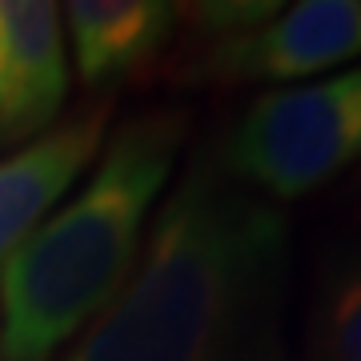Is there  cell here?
Listing matches in <instances>:
<instances>
[{"instance_id": "ba28073f", "label": "cell", "mask_w": 361, "mask_h": 361, "mask_svg": "<svg viewBox=\"0 0 361 361\" xmlns=\"http://www.w3.org/2000/svg\"><path fill=\"white\" fill-rule=\"evenodd\" d=\"M305 361H361V249L322 273L305 317Z\"/></svg>"}, {"instance_id": "52a82bcc", "label": "cell", "mask_w": 361, "mask_h": 361, "mask_svg": "<svg viewBox=\"0 0 361 361\" xmlns=\"http://www.w3.org/2000/svg\"><path fill=\"white\" fill-rule=\"evenodd\" d=\"M68 52L89 89L137 77L161 61L177 32V4L157 0H68L61 8Z\"/></svg>"}, {"instance_id": "6da1fadb", "label": "cell", "mask_w": 361, "mask_h": 361, "mask_svg": "<svg viewBox=\"0 0 361 361\" xmlns=\"http://www.w3.org/2000/svg\"><path fill=\"white\" fill-rule=\"evenodd\" d=\"M289 217L201 157L61 361H285Z\"/></svg>"}, {"instance_id": "8992f818", "label": "cell", "mask_w": 361, "mask_h": 361, "mask_svg": "<svg viewBox=\"0 0 361 361\" xmlns=\"http://www.w3.org/2000/svg\"><path fill=\"white\" fill-rule=\"evenodd\" d=\"M109 137V104L56 121L44 137L0 157V273L32 229L61 205Z\"/></svg>"}, {"instance_id": "3957f363", "label": "cell", "mask_w": 361, "mask_h": 361, "mask_svg": "<svg viewBox=\"0 0 361 361\" xmlns=\"http://www.w3.org/2000/svg\"><path fill=\"white\" fill-rule=\"evenodd\" d=\"M361 161V65L265 89L221 137L213 165L273 205L310 197Z\"/></svg>"}, {"instance_id": "7a4b0ae2", "label": "cell", "mask_w": 361, "mask_h": 361, "mask_svg": "<svg viewBox=\"0 0 361 361\" xmlns=\"http://www.w3.org/2000/svg\"><path fill=\"white\" fill-rule=\"evenodd\" d=\"M189 141L185 109L133 113L89 177L40 221L0 273V361H52L116 297Z\"/></svg>"}, {"instance_id": "277c9868", "label": "cell", "mask_w": 361, "mask_h": 361, "mask_svg": "<svg viewBox=\"0 0 361 361\" xmlns=\"http://www.w3.org/2000/svg\"><path fill=\"white\" fill-rule=\"evenodd\" d=\"M197 85H301L361 56V0H217L177 4Z\"/></svg>"}, {"instance_id": "5b68a950", "label": "cell", "mask_w": 361, "mask_h": 361, "mask_svg": "<svg viewBox=\"0 0 361 361\" xmlns=\"http://www.w3.org/2000/svg\"><path fill=\"white\" fill-rule=\"evenodd\" d=\"M65 101L61 8L49 0H0V157L44 137L61 121Z\"/></svg>"}]
</instances>
